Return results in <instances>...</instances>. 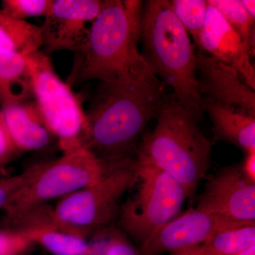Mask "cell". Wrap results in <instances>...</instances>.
Returning <instances> with one entry per match:
<instances>
[{"mask_svg": "<svg viewBox=\"0 0 255 255\" xmlns=\"http://www.w3.org/2000/svg\"><path fill=\"white\" fill-rule=\"evenodd\" d=\"M236 255H255V246H252Z\"/></svg>", "mask_w": 255, "mask_h": 255, "instance_id": "cell-29", "label": "cell"}, {"mask_svg": "<svg viewBox=\"0 0 255 255\" xmlns=\"http://www.w3.org/2000/svg\"><path fill=\"white\" fill-rule=\"evenodd\" d=\"M42 46L41 26L15 19L0 8V49L26 56Z\"/></svg>", "mask_w": 255, "mask_h": 255, "instance_id": "cell-18", "label": "cell"}, {"mask_svg": "<svg viewBox=\"0 0 255 255\" xmlns=\"http://www.w3.org/2000/svg\"><path fill=\"white\" fill-rule=\"evenodd\" d=\"M102 0H53L41 26L43 52L50 55L68 50L78 56L86 46L89 23L100 14Z\"/></svg>", "mask_w": 255, "mask_h": 255, "instance_id": "cell-9", "label": "cell"}, {"mask_svg": "<svg viewBox=\"0 0 255 255\" xmlns=\"http://www.w3.org/2000/svg\"><path fill=\"white\" fill-rule=\"evenodd\" d=\"M198 209L243 223H255V182L241 164L224 167L206 183Z\"/></svg>", "mask_w": 255, "mask_h": 255, "instance_id": "cell-11", "label": "cell"}, {"mask_svg": "<svg viewBox=\"0 0 255 255\" xmlns=\"http://www.w3.org/2000/svg\"><path fill=\"white\" fill-rule=\"evenodd\" d=\"M33 244L53 255H90V243L85 238L69 232L57 222L53 213L37 215L28 220L21 230Z\"/></svg>", "mask_w": 255, "mask_h": 255, "instance_id": "cell-16", "label": "cell"}, {"mask_svg": "<svg viewBox=\"0 0 255 255\" xmlns=\"http://www.w3.org/2000/svg\"><path fill=\"white\" fill-rule=\"evenodd\" d=\"M19 153L6 130L2 114L0 110V172L4 170L8 164L12 162Z\"/></svg>", "mask_w": 255, "mask_h": 255, "instance_id": "cell-26", "label": "cell"}, {"mask_svg": "<svg viewBox=\"0 0 255 255\" xmlns=\"http://www.w3.org/2000/svg\"><path fill=\"white\" fill-rule=\"evenodd\" d=\"M33 245L23 233L0 228V255H14L30 251Z\"/></svg>", "mask_w": 255, "mask_h": 255, "instance_id": "cell-25", "label": "cell"}, {"mask_svg": "<svg viewBox=\"0 0 255 255\" xmlns=\"http://www.w3.org/2000/svg\"><path fill=\"white\" fill-rule=\"evenodd\" d=\"M137 182L136 158L107 166L100 180L60 199L53 208L57 222L87 239L108 227L122 196Z\"/></svg>", "mask_w": 255, "mask_h": 255, "instance_id": "cell-5", "label": "cell"}, {"mask_svg": "<svg viewBox=\"0 0 255 255\" xmlns=\"http://www.w3.org/2000/svg\"><path fill=\"white\" fill-rule=\"evenodd\" d=\"M53 0H3L1 9L15 19L45 16L48 14Z\"/></svg>", "mask_w": 255, "mask_h": 255, "instance_id": "cell-23", "label": "cell"}, {"mask_svg": "<svg viewBox=\"0 0 255 255\" xmlns=\"http://www.w3.org/2000/svg\"><path fill=\"white\" fill-rule=\"evenodd\" d=\"M0 110L18 152L43 150L55 140L33 100L7 104Z\"/></svg>", "mask_w": 255, "mask_h": 255, "instance_id": "cell-14", "label": "cell"}, {"mask_svg": "<svg viewBox=\"0 0 255 255\" xmlns=\"http://www.w3.org/2000/svg\"><path fill=\"white\" fill-rule=\"evenodd\" d=\"M196 78L203 99L233 106L255 116V90L232 67L198 50Z\"/></svg>", "mask_w": 255, "mask_h": 255, "instance_id": "cell-13", "label": "cell"}, {"mask_svg": "<svg viewBox=\"0 0 255 255\" xmlns=\"http://www.w3.org/2000/svg\"><path fill=\"white\" fill-rule=\"evenodd\" d=\"M196 46L201 51L232 67L243 81L255 90L254 55L222 14L209 3L204 26Z\"/></svg>", "mask_w": 255, "mask_h": 255, "instance_id": "cell-12", "label": "cell"}, {"mask_svg": "<svg viewBox=\"0 0 255 255\" xmlns=\"http://www.w3.org/2000/svg\"><path fill=\"white\" fill-rule=\"evenodd\" d=\"M203 111L211 119L212 142L232 144L245 153L255 152V116L237 107L203 99Z\"/></svg>", "mask_w": 255, "mask_h": 255, "instance_id": "cell-15", "label": "cell"}, {"mask_svg": "<svg viewBox=\"0 0 255 255\" xmlns=\"http://www.w3.org/2000/svg\"><path fill=\"white\" fill-rule=\"evenodd\" d=\"M245 9L253 18H255V0H242Z\"/></svg>", "mask_w": 255, "mask_h": 255, "instance_id": "cell-28", "label": "cell"}, {"mask_svg": "<svg viewBox=\"0 0 255 255\" xmlns=\"http://www.w3.org/2000/svg\"><path fill=\"white\" fill-rule=\"evenodd\" d=\"M26 57L33 100L58 147L63 153L83 147L87 117L82 97L58 76L50 56L40 50Z\"/></svg>", "mask_w": 255, "mask_h": 255, "instance_id": "cell-6", "label": "cell"}, {"mask_svg": "<svg viewBox=\"0 0 255 255\" xmlns=\"http://www.w3.org/2000/svg\"><path fill=\"white\" fill-rule=\"evenodd\" d=\"M222 14L247 43L252 53H255V19L250 16L241 0H207Z\"/></svg>", "mask_w": 255, "mask_h": 255, "instance_id": "cell-20", "label": "cell"}, {"mask_svg": "<svg viewBox=\"0 0 255 255\" xmlns=\"http://www.w3.org/2000/svg\"><path fill=\"white\" fill-rule=\"evenodd\" d=\"M143 3L104 0L90 26L85 50L75 58L68 82L70 86L91 80H142L155 76L138 48Z\"/></svg>", "mask_w": 255, "mask_h": 255, "instance_id": "cell-2", "label": "cell"}, {"mask_svg": "<svg viewBox=\"0 0 255 255\" xmlns=\"http://www.w3.org/2000/svg\"><path fill=\"white\" fill-rule=\"evenodd\" d=\"M136 192L120 211L121 231L142 243L159 226L179 215L189 198L180 182L150 162L136 158Z\"/></svg>", "mask_w": 255, "mask_h": 255, "instance_id": "cell-7", "label": "cell"}, {"mask_svg": "<svg viewBox=\"0 0 255 255\" xmlns=\"http://www.w3.org/2000/svg\"><path fill=\"white\" fill-rule=\"evenodd\" d=\"M107 166L85 147L64 152L51 162L39 163L36 175L3 209L4 218L91 185L100 180Z\"/></svg>", "mask_w": 255, "mask_h": 255, "instance_id": "cell-8", "label": "cell"}, {"mask_svg": "<svg viewBox=\"0 0 255 255\" xmlns=\"http://www.w3.org/2000/svg\"><path fill=\"white\" fill-rule=\"evenodd\" d=\"M170 255H193L189 249L182 250V251L174 252L170 253Z\"/></svg>", "mask_w": 255, "mask_h": 255, "instance_id": "cell-30", "label": "cell"}, {"mask_svg": "<svg viewBox=\"0 0 255 255\" xmlns=\"http://www.w3.org/2000/svg\"><path fill=\"white\" fill-rule=\"evenodd\" d=\"M255 246V223L226 228L191 248L194 255H236Z\"/></svg>", "mask_w": 255, "mask_h": 255, "instance_id": "cell-19", "label": "cell"}, {"mask_svg": "<svg viewBox=\"0 0 255 255\" xmlns=\"http://www.w3.org/2000/svg\"><path fill=\"white\" fill-rule=\"evenodd\" d=\"M156 119L153 130L142 137L136 158L175 178L190 198L209 171L212 140L172 95L167 94Z\"/></svg>", "mask_w": 255, "mask_h": 255, "instance_id": "cell-4", "label": "cell"}, {"mask_svg": "<svg viewBox=\"0 0 255 255\" xmlns=\"http://www.w3.org/2000/svg\"><path fill=\"white\" fill-rule=\"evenodd\" d=\"M140 43L142 58L176 100L198 121L203 98L196 78V52L167 0H147L142 6Z\"/></svg>", "mask_w": 255, "mask_h": 255, "instance_id": "cell-3", "label": "cell"}, {"mask_svg": "<svg viewBox=\"0 0 255 255\" xmlns=\"http://www.w3.org/2000/svg\"><path fill=\"white\" fill-rule=\"evenodd\" d=\"M241 167L247 177L255 182V152L246 153V157L241 164Z\"/></svg>", "mask_w": 255, "mask_h": 255, "instance_id": "cell-27", "label": "cell"}, {"mask_svg": "<svg viewBox=\"0 0 255 255\" xmlns=\"http://www.w3.org/2000/svg\"><path fill=\"white\" fill-rule=\"evenodd\" d=\"M172 10L182 26L191 35L195 45L205 21L206 0H171Z\"/></svg>", "mask_w": 255, "mask_h": 255, "instance_id": "cell-22", "label": "cell"}, {"mask_svg": "<svg viewBox=\"0 0 255 255\" xmlns=\"http://www.w3.org/2000/svg\"><path fill=\"white\" fill-rule=\"evenodd\" d=\"M255 223L226 219L196 208L155 230L140 246L142 255H161L200 246L226 228Z\"/></svg>", "mask_w": 255, "mask_h": 255, "instance_id": "cell-10", "label": "cell"}, {"mask_svg": "<svg viewBox=\"0 0 255 255\" xmlns=\"http://www.w3.org/2000/svg\"><path fill=\"white\" fill-rule=\"evenodd\" d=\"M90 255H142L128 241L127 235L113 226L101 229L93 234Z\"/></svg>", "mask_w": 255, "mask_h": 255, "instance_id": "cell-21", "label": "cell"}, {"mask_svg": "<svg viewBox=\"0 0 255 255\" xmlns=\"http://www.w3.org/2000/svg\"><path fill=\"white\" fill-rule=\"evenodd\" d=\"M38 169L39 164H34L21 173L0 179V209L3 210L16 193L31 181Z\"/></svg>", "mask_w": 255, "mask_h": 255, "instance_id": "cell-24", "label": "cell"}, {"mask_svg": "<svg viewBox=\"0 0 255 255\" xmlns=\"http://www.w3.org/2000/svg\"><path fill=\"white\" fill-rule=\"evenodd\" d=\"M28 251L23 252V253H18V254L14 255H28Z\"/></svg>", "mask_w": 255, "mask_h": 255, "instance_id": "cell-31", "label": "cell"}, {"mask_svg": "<svg viewBox=\"0 0 255 255\" xmlns=\"http://www.w3.org/2000/svg\"><path fill=\"white\" fill-rule=\"evenodd\" d=\"M28 100L33 95L27 58L0 49V107Z\"/></svg>", "mask_w": 255, "mask_h": 255, "instance_id": "cell-17", "label": "cell"}, {"mask_svg": "<svg viewBox=\"0 0 255 255\" xmlns=\"http://www.w3.org/2000/svg\"><path fill=\"white\" fill-rule=\"evenodd\" d=\"M167 94L157 77L100 82L86 112L82 146L104 164L136 158L139 137Z\"/></svg>", "mask_w": 255, "mask_h": 255, "instance_id": "cell-1", "label": "cell"}]
</instances>
